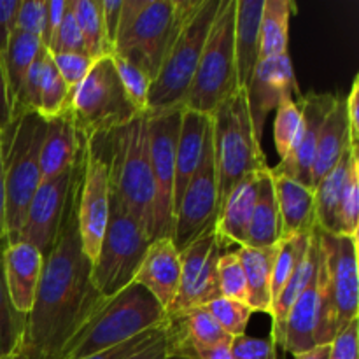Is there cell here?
Here are the masks:
<instances>
[{
	"label": "cell",
	"mask_w": 359,
	"mask_h": 359,
	"mask_svg": "<svg viewBox=\"0 0 359 359\" xmlns=\"http://www.w3.org/2000/svg\"><path fill=\"white\" fill-rule=\"evenodd\" d=\"M235 2L237 0H221L182 104L184 109L210 116L241 90L235 65Z\"/></svg>",
	"instance_id": "9c48e42d"
},
{
	"label": "cell",
	"mask_w": 359,
	"mask_h": 359,
	"mask_svg": "<svg viewBox=\"0 0 359 359\" xmlns=\"http://www.w3.org/2000/svg\"><path fill=\"white\" fill-rule=\"evenodd\" d=\"M351 130L347 121L346 95H337L332 111L326 116L318 139L312 165V189L332 170L346 151L351 149Z\"/></svg>",
	"instance_id": "484cf974"
},
{
	"label": "cell",
	"mask_w": 359,
	"mask_h": 359,
	"mask_svg": "<svg viewBox=\"0 0 359 359\" xmlns=\"http://www.w3.org/2000/svg\"><path fill=\"white\" fill-rule=\"evenodd\" d=\"M18 7H20V0H0V58L6 53L9 39L14 32Z\"/></svg>",
	"instance_id": "f5cc1de1"
},
{
	"label": "cell",
	"mask_w": 359,
	"mask_h": 359,
	"mask_svg": "<svg viewBox=\"0 0 359 359\" xmlns=\"http://www.w3.org/2000/svg\"><path fill=\"white\" fill-rule=\"evenodd\" d=\"M111 135V133H109ZM109 135L84 140L83 174L77 195L81 242L93 263L100 249L111 209V144Z\"/></svg>",
	"instance_id": "7c38bea8"
},
{
	"label": "cell",
	"mask_w": 359,
	"mask_h": 359,
	"mask_svg": "<svg viewBox=\"0 0 359 359\" xmlns=\"http://www.w3.org/2000/svg\"><path fill=\"white\" fill-rule=\"evenodd\" d=\"M84 153V149H83ZM83 153L77 160L76 167L62 175L42 181L37 191L28 203L27 216L20 231V241L28 242L42 252V256L51 251L60 226H62L63 214H65L67 200L72 191L79 168L83 165Z\"/></svg>",
	"instance_id": "2e32d148"
},
{
	"label": "cell",
	"mask_w": 359,
	"mask_h": 359,
	"mask_svg": "<svg viewBox=\"0 0 359 359\" xmlns=\"http://www.w3.org/2000/svg\"><path fill=\"white\" fill-rule=\"evenodd\" d=\"M13 119V105H11L9 91H7L6 76H4L2 62H0V132L6 128Z\"/></svg>",
	"instance_id": "11a10c76"
},
{
	"label": "cell",
	"mask_w": 359,
	"mask_h": 359,
	"mask_svg": "<svg viewBox=\"0 0 359 359\" xmlns=\"http://www.w3.org/2000/svg\"><path fill=\"white\" fill-rule=\"evenodd\" d=\"M221 0H203L172 42L147 95V114L182 107Z\"/></svg>",
	"instance_id": "30bf717a"
},
{
	"label": "cell",
	"mask_w": 359,
	"mask_h": 359,
	"mask_svg": "<svg viewBox=\"0 0 359 359\" xmlns=\"http://www.w3.org/2000/svg\"><path fill=\"white\" fill-rule=\"evenodd\" d=\"M217 283L219 294L230 300L248 304V283H245L244 270L238 262L237 252H224L217 263Z\"/></svg>",
	"instance_id": "b9f144b4"
},
{
	"label": "cell",
	"mask_w": 359,
	"mask_h": 359,
	"mask_svg": "<svg viewBox=\"0 0 359 359\" xmlns=\"http://www.w3.org/2000/svg\"><path fill=\"white\" fill-rule=\"evenodd\" d=\"M111 56L112 62H114L119 81H121L123 88H125L126 95L132 100V104L135 105L140 114H147V95H149V88L153 81L135 63L128 62V60L121 58V56Z\"/></svg>",
	"instance_id": "60d3db41"
},
{
	"label": "cell",
	"mask_w": 359,
	"mask_h": 359,
	"mask_svg": "<svg viewBox=\"0 0 359 359\" xmlns=\"http://www.w3.org/2000/svg\"><path fill=\"white\" fill-rule=\"evenodd\" d=\"M195 356L196 359H233L231 356V339L198 351Z\"/></svg>",
	"instance_id": "9f6ffc18"
},
{
	"label": "cell",
	"mask_w": 359,
	"mask_h": 359,
	"mask_svg": "<svg viewBox=\"0 0 359 359\" xmlns=\"http://www.w3.org/2000/svg\"><path fill=\"white\" fill-rule=\"evenodd\" d=\"M42 265V252L28 242H7L4 248V276L9 297L16 311L25 316H28L34 305Z\"/></svg>",
	"instance_id": "ffe728a7"
},
{
	"label": "cell",
	"mask_w": 359,
	"mask_h": 359,
	"mask_svg": "<svg viewBox=\"0 0 359 359\" xmlns=\"http://www.w3.org/2000/svg\"><path fill=\"white\" fill-rule=\"evenodd\" d=\"M123 0H100V13H102V27H104L105 41L109 48H114L116 34L119 27V14H121Z\"/></svg>",
	"instance_id": "f907efd6"
},
{
	"label": "cell",
	"mask_w": 359,
	"mask_h": 359,
	"mask_svg": "<svg viewBox=\"0 0 359 359\" xmlns=\"http://www.w3.org/2000/svg\"><path fill=\"white\" fill-rule=\"evenodd\" d=\"M231 356L233 359H277V349L270 339L241 335L231 339Z\"/></svg>",
	"instance_id": "c3c4849f"
},
{
	"label": "cell",
	"mask_w": 359,
	"mask_h": 359,
	"mask_svg": "<svg viewBox=\"0 0 359 359\" xmlns=\"http://www.w3.org/2000/svg\"><path fill=\"white\" fill-rule=\"evenodd\" d=\"M151 242L139 223L111 195L107 228L91 263V280L102 297H114L133 283Z\"/></svg>",
	"instance_id": "8fae6325"
},
{
	"label": "cell",
	"mask_w": 359,
	"mask_h": 359,
	"mask_svg": "<svg viewBox=\"0 0 359 359\" xmlns=\"http://www.w3.org/2000/svg\"><path fill=\"white\" fill-rule=\"evenodd\" d=\"M277 244L273 248L255 249L241 245L237 249L238 262L244 270L245 283H248V305L252 312L269 314L272 311V266L276 258Z\"/></svg>",
	"instance_id": "f546056e"
},
{
	"label": "cell",
	"mask_w": 359,
	"mask_h": 359,
	"mask_svg": "<svg viewBox=\"0 0 359 359\" xmlns=\"http://www.w3.org/2000/svg\"><path fill=\"white\" fill-rule=\"evenodd\" d=\"M7 241L0 242V359L21 349L27 326V316L16 311L9 297L4 276V248Z\"/></svg>",
	"instance_id": "836d02e7"
},
{
	"label": "cell",
	"mask_w": 359,
	"mask_h": 359,
	"mask_svg": "<svg viewBox=\"0 0 359 359\" xmlns=\"http://www.w3.org/2000/svg\"><path fill=\"white\" fill-rule=\"evenodd\" d=\"M335 100V93H314V91H311V93L300 95L297 104L300 107L302 116H304L302 133L290 156L280 160V163L273 167L272 172L287 175V177L294 179L297 182L312 189V165H314L319 132H321L323 123H325L328 112L332 111Z\"/></svg>",
	"instance_id": "ac0fdd59"
},
{
	"label": "cell",
	"mask_w": 359,
	"mask_h": 359,
	"mask_svg": "<svg viewBox=\"0 0 359 359\" xmlns=\"http://www.w3.org/2000/svg\"><path fill=\"white\" fill-rule=\"evenodd\" d=\"M83 165L67 200L51 251L44 256L41 280L27 316L21 351L32 359H60L77 330L105 300L91 280V262L77 224V195Z\"/></svg>",
	"instance_id": "6da1fadb"
},
{
	"label": "cell",
	"mask_w": 359,
	"mask_h": 359,
	"mask_svg": "<svg viewBox=\"0 0 359 359\" xmlns=\"http://www.w3.org/2000/svg\"><path fill=\"white\" fill-rule=\"evenodd\" d=\"M130 359H196L195 354L189 353L186 349L184 342L179 339V335L175 333V330L172 328L170 319L167 321V328H165L163 335L149 346L147 349H144L142 353L135 354Z\"/></svg>",
	"instance_id": "7bdbcfd3"
},
{
	"label": "cell",
	"mask_w": 359,
	"mask_h": 359,
	"mask_svg": "<svg viewBox=\"0 0 359 359\" xmlns=\"http://www.w3.org/2000/svg\"><path fill=\"white\" fill-rule=\"evenodd\" d=\"M297 14L293 0H265L259 25V60L287 53L290 21Z\"/></svg>",
	"instance_id": "1f68e13d"
},
{
	"label": "cell",
	"mask_w": 359,
	"mask_h": 359,
	"mask_svg": "<svg viewBox=\"0 0 359 359\" xmlns=\"http://www.w3.org/2000/svg\"><path fill=\"white\" fill-rule=\"evenodd\" d=\"M319 244V323L318 346L333 339L354 319H359L358 237L333 235L316 224Z\"/></svg>",
	"instance_id": "277c9868"
},
{
	"label": "cell",
	"mask_w": 359,
	"mask_h": 359,
	"mask_svg": "<svg viewBox=\"0 0 359 359\" xmlns=\"http://www.w3.org/2000/svg\"><path fill=\"white\" fill-rule=\"evenodd\" d=\"M219 216V193H217L216 165H214L212 133L209 132L203 147L198 170L186 186L174 214L172 242L182 251L191 242L216 226Z\"/></svg>",
	"instance_id": "9a60e30c"
},
{
	"label": "cell",
	"mask_w": 359,
	"mask_h": 359,
	"mask_svg": "<svg viewBox=\"0 0 359 359\" xmlns=\"http://www.w3.org/2000/svg\"><path fill=\"white\" fill-rule=\"evenodd\" d=\"M262 172L242 179L221 203L219 216L216 221V231L228 245L245 244L256 196H258L259 174Z\"/></svg>",
	"instance_id": "d4e9b609"
},
{
	"label": "cell",
	"mask_w": 359,
	"mask_h": 359,
	"mask_svg": "<svg viewBox=\"0 0 359 359\" xmlns=\"http://www.w3.org/2000/svg\"><path fill=\"white\" fill-rule=\"evenodd\" d=\"M311 233H302L294 235V237L280 238L277 242V251L276 258H273V266H272V283H270V290H272V304L279 293L283 291V287L286 286L290 277L293 276V272L297 270L298 263L304 259V256L307 255L309 245H311Z\"/></svg>",
	"instance_id": "d590c367"
},
{
	"label": "cell",
	"mask_w": 359,
	"mask_h": 359,
	"mask_svg": "<svg viewBox=\"0 0 359 359\" xmlns=\"http://www.w3.org/2000/svg\"><path fill=\"white\" fill-rule=\"evenodd\" d=\"M359 158V147L351 146L349 151L342 154L335 167L318 182L314 188L316 202V224L323 231L335 235L337 231V207L340 195L344 191L347 177L351 174L353 163Z\"/></svg>",
	"instance_id": "4dcf8cb0"
},
{
	"label": "cell",
	"mask_w": 359,
	"mask_h": 359,
	"mask_svg": "<svg viewBox=\"0 0 359 359\" xmlns=\"http://www.w3.org/2000/svg\"><path fill=\"white\" fill-rule=\"evenodd\" d=\"M41 48V39L14 28L6 53H4L2 58H0L4 76H6L7 91H9L11 105H14V102H16L18 95H20L21 91V86H23L25 76H27L28 69H30V65L34 63V60L37 58Z\"/></svg>",
	"instance_id": "d6a6232c"
},
{
	"label": "cell",
	"mask_w": 359,
	"mask_h": 359,
	"mask_svg": "<svg viewBox=\"0 0 359 359\" xmlns=\"http://www.w3.org/2000/svg\"><path fill=\"white\" fill-rule=\"evenodd\" d=\"M205 309L212 316L214 321L221 326V330L228 337H231V339L245 335V330H248L249 321H251V316L255 314L251 311V307L248 304H244V302L230 300V298L224 297L209 302L205 305Z\"/></svg>",
	"instance_id": "f35d334b"
},
{
	"label": "cell",
	"mask_w": 359,
	"mask_h": 359,
	"mask_svg": "<svg viewBox=\"0 0 359 359\" xmlns=\"http://www.w3.org/2000/svg\"><path fill=\"white\" fill-rule=\"evenodd\" d=\"M133 283L149 291L158 304L168 311L181 283V256L172 238H156L149 244Z\"/></svg>",
	"instance_id": "d6986e66"
},
{
	"label": "cell",
	"mask_w": 359,
	"mask_h": 359,
	"mask_svg": "<svg viewBox=\"0 0 359 359\" xmlns=\"http://www.w3.org/2000/svg\"><path fill=\"white\" fill-rule=\"evenodd\" d=\"M358 102H359V76L354 77L351 84L349 93L346 95V109H347V121H349L351 130V144L359 147V119H358Z\"/></svg>",
	"instance_id": "db71d44e"
},
{
	"label": "cell",
	"mask_w": 359,
	"mask_h": 359,
	"mask_svg": "<svg viewBox=\"0 0 359 359\" xmlns=\"http://www.w3.org/2000/svg\"><path fill=\"white\" fill-rule=\"evenodd\" d=\"M203 0H123L112 55L135 63L154 81L172 42Z\"/></svg>",
	"instance_id": "7a4b0ae2"
},
{
	"label": "cell",
	"mask_w": 359,
	"mask_h": 359,
	"mask_svg": "<svg viewBox=\"0 0 359 359\" xmlns=\"http://www.w3.org/2000/svg\"><path fill=\"white\" fill-rule=\"evenodd\" d=\"M359 358V319L351 321L330 344L328 359H358Z\"/></svg>",
	"instance_id": "681fc988"
},
{
	"label": "cell",
	"mask_w": 359,
	"mask_h": 359,
	"mask_svg": "<svg viewBox=\"0 0 359 359\" xmlns=\"http://www.w3.org/2000/svg\"><path fill=\"white\" fill-rule=\"evenodd\" d=\"M46 6H48V0H20L14 28L25 34L35 35L42 41L46 27Z\"/></svg>",
	"instance_id": "7dc6e473"
},
{
	"label": "cell",
	"mask_w": 359,
	"mask_h": 359,
	"mask_svg": "<svg viewBox=\"0 0 359 359\" xmlns=\"http://www.w3.org/2000/svg\"><path fill=\"white\" fill-rule=\"evenodd\" d=\"M244 91L252 128L262 142L263 135H265V123L270 112L277 109V105L284 98H293V95H300V86H298L297 76H294L290 53L259 60Z\"/></svg>",
	"instance_id": "e0dca14e"
},
{
	"label": "cell",
	"mask_w": 359,
	"mask_h": 359,
	"mask_svg": "<svg viewBox=\"0 0 359 359\" xmlns=\"http://www.w3.org/2000/svg\"><path fill=\"white\" fill-rule=\"evenodd\" d=\"M319 272V244L318 237H316V226L312 230L311 245H309L307 255L304 256L300 263H298L297 270L293 276L290 277L286 286L279 293V297L273 300L272 311H270V318H272V333H270V342L277 347H280L284 337V325H286V318L290 314L291 307L297 302V298L307 290L309 284L318 277Z\"/></svg>",
	"instance_id": "83f0119b"
},
{
	"label": "cell",
	"mask_w": 359,
	"mask_h": 359,
	"mask_svg": "<svg viewBox=\"0 0 359 359\" xmlns=\"http://www.w3.org/2000/svg\"><path fill=\"white\" fill-rule=\"evenodd\" d=\"M51 56L56 70H58L69 90H74V88L83 83V79L88 76L95 62L86 53H60V55Z\"/></svg>",
	"instance_id": "f6af8a7d"
},
{
	"label": "cell",
	"mask_w": 359,
	"mask_h": 359,
	"mask_svg": "<svg viewBox=\"0 0 359 359\" xmlns=\"http://www.w3.org/2000/svg\"><path fill=\"white\" fill-rule=\"evenodd\" d=\"M304 126V116L300 107L293 98H284L276 109V121H273V144L279 153L280 160L290 156L298 142V137Z\"/></svg>",
	"instance_id": "74e56055"
},
{
	"label": "cell",
	"mask_w": 359,
	"mask_h": 359,
	"mask_svg": "<svg viewBox=\"0 0 359 359\" xmlns=\"http://www.w3.org/2000/svg\"><path fill=\"white\" fill-rule=\"evenodd\" d=\"M167 321H168V318H167ZM167 321H165L163 325L156 326V328H151V330H147V332L140 333V335L132 337V339L126 340V342H123V344H119V346L111 347V349L100 351V353L91 354V356L83 358V359H130L132 356H135V354L142 353V351L147 349L149 346H153V344L156 342L161 335H163L165 328H167Z\"/></svg>",
	"instance_id": "ee69618b"
},
{
	"label": "cell",
	"mask_w": 359,
	"mask_h": 359,
	"mask_svg": "<svg viewBox=\"0 0 359 359\" xmlns=\"http://www.w3.org/2000/svg\"><path fill=\"white\" fill-rule=\"evenodd\" d=\"M70 90L63 83L62 76L56 70L51 53L46 49L42 58L41 70V88H39V109L37 112L44 119L55 118L67 111Z\"/></svg>",
	"instance_id": "8d00e7d4"
},
{
	"label": "cell",
	"mask_w": 359,
	"mask_h": 359,
	"mask_svg": "<svg viewBox=\"0 0 359 359\" xmlns=\"http://www.w3.org/2000/svg\"><path fill=\"white\" fill-rule=\"evenodd\" d=\"M210 132V116L182 107L181 130H179L177 149H175V179H174V214L186 186L189 184L202 160L207 135Z\"/></svg>",
	"instance_id": "7402d4cb"
},
{
	"label": "cell",
	"mask_w": 359,
	"mask_h": 359,
	"mask_svg": "<svg viewBox=\"0 0 359 359\" xmlns=\"http://www.w3.org/2000/svg\"><path fill=\"white\" fill-rule=\"evenodd\" d=\"M272 179L283 224L280 238L311 233L316 226L314 191L287 175L272 172Z\"/></svg>",
	"instance_id": "603a6c76"
},
{
	"label": "cell",
	"mask_w": 359,
	"mask_h": 359,
	"mask_svg": "<svg viewBox=\"0 0 359 359\" xmlns=\"http://www.w3.org/2000/svg\"><path fill=\"white\" fill-rule=\"evenodd\" d=\"M210 133L221 209L223 200L242 179L269 168L242 88L210 114Z\"/></svg>",
	"instance_id": "52a82bcc"
},
{
	"label": "cell",
	"mask_w": 359,
	"mask_h": 359,
	"mask_svg": "<svg viewBox=\"0 0 359 359\" xmlns=\"http://www.w3.org/2000/svg\"><path fill=\"white\" fill-rule=\"evenodd\" d=\"M228 244L219 237L216 226L179 251L181 256V283L177 294L168 307L167 316H181L195 309L205 307L219 298L217 263L226 252Z\"/></svg>",
	"instance_id": "5bb4252c"
},
{
	"label": "cell",
	"mask_w": 359,
	"mask_h": 359,
	"mask_svg": "<svg viewBox=\"0 0 359 359\" xmlns=\"http://www.w3.org/2000/svg\"><path fill=\"white\" fill-rule=\"evenodd\" d=\"M67 112L84 140L109 135L140 116L119 81L111 55L95 60L83 83L70 90Z\"/></svg>",
	"instance_id": "ba28073f"
},
{
	"label": "cell",
	"mask_w": 359,
	"mask_h": 359,
	"mask_svg": "<svg viewBox=\"0 0 359 359\" xmlns=\"http://www.w3.org/2000/svg\"><path fill=\"white\" fill-rule=\"evenodd\" d=\"M182 107L147 114V151L156 186V230L154 241L172 237L174 228L175 149L181 130Z\"/></svg>",
	"instance_id": "4fadbf2b"
},
{
	"label": "cell",
	"mask_w": 359,
	"mask_h": 359,
	"mask_svg": "<svg viewBox=\"0 0 359 359\" xmlns=\"http://www.w3.org/2000/svg\"><path fill=\"white\" fill-rule=\"evenodd\" d=\"M167 312L140 284L132 283L105 298L100 307L77 330L60 359H83L111 349L167 321Z\"/></svg>",
	"instance_id": "3957f363"
},
{
	"label": "cell",
	"mask_w": 359,
	"mask_h": 359,
	"mask_svg": "<svg viewBox=\"0 0 359 359\" xmlns=\"http://www.w3.org/2000/svg\"><path fill=\"white\" fill-rule=\"evenodd\" d=\"M48 51L51 55H60V53H86L83 35H81L79 27L76 23V18H74L72 11H70V0L65 14H63L62 23H60L58 32L55 34V39H53Z\"/></svg>",
	"instance_id": "bcb514c9"
},
{
	"label": "cell",
	"mask_w": 359,
	"mask_h": 359,
	"mask_svg": "<svg viewBox=\"0 0 359 359\" xmlns=\"http://www.w3.org/2000/svg\"><path fill=\"white\" fill-rule=\"evenodd\" d=\"M46 119L39 112H23L0 132L4 179H6V241L18 242L28 203L41 179V146Z\"/></svg>",
	"instance_id": "8992f818"
},
{
	"label": "cell",
	"mask_w": 359,
	"mask_h": 359,
	"mask_svg": "<svg viewBox=\"0 0 359 359\" xmlns=\"http://www.w3.org/2000/svg\"><path fill=\"white\" fill-rule=\"evenodd\" d=\"M280 233H283V224H280L272 172L269 167L259 174L258 196H256L255 210H252L244 245L255 249L273 248L280 241Z\"/></svg>",
	"instance_id": "f1b7e54d"
},
{
	"label": "cell",
	"mask_w": 359,
	"mask_h": 359,
	"mask_svg": "<svg viewBox=\"0 0 359 359\" xmlns=\"http://www.w3.org/2000/svg\"><path fill=\"white\" fill-rule=\"evenodd\" d=\"M319 323V284L318 277L307 286V290L297 298L284 325V337L280 349L291 356L307 353L318 346L316 332Z\"/></svg>",
	"instance_id": "4316f807"
},
{
	"label": "cell",
	"mask_w": 359,
	"mask_h": 359,
	"mask_svg": "<svg viewBox=\"0 0 359 359\" xmlns=\"http://www.w3.org/2000/svg\"><path fill=\"white\" fill-rule=\"evenodd\" d=\"M70 11L83 35L88 55L93 60L112 55L102 27L100 0H70Z\"/></svg>",
	"instance_id": "e575fe53"
},
{
	"label": "cell",
	"mask_w": 359,
	"mask_h": 359,
	"mask_svg": "<svg viewBox=\"0 0 359 359\" xmlns=\"http://www.w3.org/2000/svg\"><path fill=\"white\" fill-rule=\"evenodd\" d=\"M265 0L235 2V65L238 88L245 90L259 62V25Z\"/></svg>",
	"instance_id": "cb8c5ba5"
},
{
	"label": "cell",
	"mask_w": 359,
	"mask_h": 359,
	"mask_svg": "<svg viewBox=\"0 0 359 359\" xmlns=\"http://www.w3.org/2000/svg\"><path fill=\"white\" fill-rule=\"evenodd\" d=\"M67 6H69V0H48V6H46V27L44 34H42V46L46 49H49L53 39H55V34L58 32Z\"/></svg>",
	"instance_id": "816d5d0a"
},
{
	"label": "cell",
	"mask_w": 359,
	"mask_h": 359,
	"mask_svg": "<svg viewBox=\"0 0 359 359\" xmlns=\"http://www.w3.org/2000/svg\"><path fill=\"white\" fill-rule=\"evenodd\" d=\"M111 144V195L154 241L156 186L147 151V114L109 135Z\"/></svg>",
	"instance_id": "5b68a950"
},
{
	"label": "cell",
	"mask_w": 359,
	"mask_h": 359,
	"mask_svg": "<svg viewBox=\"0 0 359 359\" xmlns=\"http://www.w3.org/2000/svg\"><path fill=\"white\" fill-rule=\"evenodd\" d=\"M6 241V179H4L2 147H0V242Z\"/></svg>",
	"instance_id": "6f0895ef"
},
{
	"label": "cell",
	"mask_w": 359,
	"mask_h": 359,
	"mask_svg": "<svg viewBox=\"0 0 359 359\" xmlns=\"http://www.w3.org/2000/svg\"><path fill=\"white\" fill-rule=\"evenodd\" d=\"M2 359H32L30 356H28L27 353H25V351H21V349H18L16 353H13V354H9V356H6V358H2Z\"/></svg>",
	"instance_id": "91938a15"
},
{
	"label": "cell",
	"mask_w": 359,
	"mask_h": 359,
	"mask_svg": "<svg viewBox=\"0 0 359 359\" xmlns=\"http://www.w3.org/2000/svg\"><path fill=\"white\" fill-rule=\"evenodd\" d=\"M294 359H328L330 358V344H323V346H316L314 349L307 351L293 356Z\"/></svg>",
	"instance_id": "680465c9"
},
{
	"label": "cell",
	"mask_w": 359,
	"mask_h": 359,
	"mask_svg": "<svg viewBox=\"0 0 359 359\" xmlns=\"http://www.w3.org/2000/svg\"><path fill=\"white\" fill-rule=\"evenodd\" d=\"M359 231V161L351 168L344 191L337 207V231L335 235L358 237Z\"/></svg>",
	"instance_id": "ab89813d"
},
{
	"label": "cell",
	"mask_w": 359,
	"mask_h": 359,
	"mask_svg": "<svg viewBox=\"0 0 359 359\" xmlns=\"http://www.w3.org/2000/svg\"><path fill=\"white\" fill-rule=\"evenodd\" d=\"M84 149V139L74 126L69 112L46 119V133L41 146V179H49L70 172Z\"/></svg>",
	"instance_id": "44dd1931"
}]
</instances>
